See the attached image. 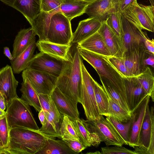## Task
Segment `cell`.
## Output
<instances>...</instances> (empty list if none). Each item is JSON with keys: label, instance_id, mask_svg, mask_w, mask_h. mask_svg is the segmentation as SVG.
I'll list each match as a JSON object with an SVG mask.
<instances>
[{"label": "cell", "instance_id": "db71d44e", "mask_svg": "<svg viewBox=\"0 0 154 154\" xmlns=\"http://www.w3.org/2000/svg\"><path fill=\"white\" fill-rule=\"evenodd\" d=\"M150 3L151 4V5H152V6L154 7V0H149Z\"/></svg>", "mask_w": 154, "mask_h": 154}, {"label": "cell", "instance_id": "44dd1931", "mask_svg": "<svg viewBox=\"0 0 154 154\" xmlns=\"http://www.w3.org/2000/svg\"><path fill=\"white\" fill-rule=\"evenodd\" d=\"M44 111L46 122L38 131L46 137L60 138V129L63 119L62 114L56 106L49 112Z\"/></svg>", "mask_w": 154, "mask_h": 154}, {"label": "cell", "instance_id": "f1b7e54d", "mask_svg": "<svg viewBox=\"0 0 154 154\" xmlns=\"http://www.w3.org/2000/svg\"><path fill=\"white\" fill-rule=\"evenodd\" d=\"M90 3L79 0H64L61 5L60 11L71 21L85 13L87 7Z\"/></svg>", "mask_w": 154, "mask_h": 154}, {"label": "cell", "instance_id": "8992f818", "mask_svg": "<svg viewBox=\"0 0 154 154\" xmlns=\"http://www.w3.org/2000/svg\"><path fill=\"white\" fill-rule=\"evenodd\" d=\"M121 14L135 26L154 32V7L139 4L134 0Z\"/></svg>", "mask_w": 154, "mask_h": 154}, {"label": "cell", "instance_id": "7bdbcfd3", "mask_svg": "<svg viewBox=\"0 0 154 154\" xmlns=\"http://www.w3.org/2000/svg\"><path fill=\"white\" fill-rule=\"evenodd\" d=\"M40 103L44 111L49 112L56 106L50 95L47 94H38Z\"/></svg>", "mask_w": 154, "mask_h": 154}, {"label": "cell", "instance_id": "e575fe53", "mask_svg": "<svg viewBox=\"0 0 154 154\" xmlns=\"http://www.w3.org/2000/svg\"><path fill=\"white\" fill-rule=\"evenodd\" d=\"M94 94L96 102L100 115L108 116V96L102 85L95 80Z\"/></svg>", "mask_w": 154, "mask_h": 154}, {"label": "cell", "instance_id": "ab89813d", "mask_svg": "<svg viewBox=\"0 0 154 154\" xmlns=\"http://www.w3.org/2000/svg\"><path fill=\"white\" fill-rule=\"evenodd\" d=\"M64 0H41V11L52 14L60 11L61 4Z\"/></svg>", "mask_w": 154, "mask_h": 154}, {"label": "cell", "instance_id": "bcb514c9", "mask_svg": "<svg viewBox=\"0 0 154 154\" xmlns=\"http://www.w3.org/2000/svg\"><path fill=\"white\" fill-rule=\"evenodd\" d=\"M144 43L147 50L151 54H154V40H151L146 36L144 38Z\"/></svg>", "mask_w": 154, "mask_h": 154}, {"label": "cell", "instance_id": "60d3db41", "mask_svg": "<svg viewBox=\"0 0 154 154\" xmlns=\"http://www.w3.org/2000/svg\"><path fill=\"white\" fill-rule=\"evenodd\" d=\"M9 132L6 116L0 120V146L3 149L6 148L9 141Z\"/></svg>", "mask_w": 154, "mask_h": 154}, {"label": "cell", "instance_id": "b9f144b4", "mask_svg": "<svg viewBox=\"0 0 154 154\" xmlns=\"http://www.w3.org/2000/svg\"><path fill=\"white\" fill-rule=\"evenodd\" d=\"M101 154H136L134 151L129 149L122 146L101 147Z\"/></svg>", "mask_w": 154, "mask_h": 154}, {"label": "cell", "instance_id": "c3c4849f", "mask_svg": "<svg viewBox=\"0 0 154 154\" xmlns=\"http://www.w3.org/2000/svg\"><path fill=\"white\" fill-rule=\"evenodd\" d=\"M7 104L4 95L0 91V109L5 111L7 108Z\"/></svg>", "mask_w": 154, "mask_h": 154}, {"label": "cell", "instance_id": "11a10c76", "mask_svg": "<svg viewBox=\"0 0 154 154\" xmlns=\"http://www.w3.org/2000/svg\"><path fill=\"white\" fill-rule=\"evenodd\" d=\"M0 148H1V147L0 146Z\"/></svg>", "mask_w": 154, "mask_h": 154}, {"label": "cell", "instance_id": "3957f363", "mask_svg": "<svg viewBox=\"0 0 154 154\" xmlns=\"http://www.w3.org/2000/svg\"><path fill=\"white\" fill-rule=\"evenodd\" d=\"M78 51L81 57L91 65L99 76L108 80L115 88L125 96L124 79L109 62L107 57L79 47Z\"/></svg>", "mask_w": 154, "mask_h": 154}, {"label": "cell", "instance_id": "d590c367", "mask_svg": "<svg viewBox=\"0 0 154 154\" xmlns=\"http://www.w3.org/2000/svg\"><path fill=\"white\" fill-rule=\"evenodd\" d=\"M134 117L133 113L131 118L126 123L122 122L111 116H107L106 118L119 134L126 145H128L129 143L131 130Z\"/></svg>", "mask_w": 154, "mask_h": 154}, {"label": "cell", "instance_id": "816d5d0a", "mask_svg": "<svg viewBox=\"0 0 154 154\" xmlns=\"http://www.w3.org/2000/svg\"><path fill=\"white\" fill-rule=\"evenodd\" d=\"M6 111L0 109V120L6 116Z\"/></svg>", "mask_w": 154, "mask_h": 154}, {"label": "cell", "instance_id": "277c9868", "mask_svg": "<svg viewBox=\"0 0 154 154\" xmlns=\"http://www.w3.org/2000/svg\"><path fill=\"white\" fill-rule=\"evenodd\" d=\"M29 106L18 97L8 104L6 116L9 130L16 128L38 130L39 128Z\"/></svg>", "mask_w": 154, "mask_h": 154}, {"label": "cell", "instance_id": "f6af8a7d", "mask_svg": "<svg viewBox=\"0 0 154 154\" xmlns=\"http://www.w3.org/2000/svg\"><path fill=\"white\" fill-rule=\"evenodd\" d=\"M134 0H117L116 9L122 14Z\"/></svg>", "mask_w": 154, "mask_h": 154}, {"label": "cell", "instance_id": "d6986e66", "mask_svg": "<svg viewBox=\"0 0 154 154\" xmlns=\"http://www.w3.org/2000/svg\"><path fill=\"white\" fill-rule=\"evenodd\" d=\"M150 98V96L148 95L133 113L134 117L131 127L128 145L134 148L138 146L139 134Z\"/></svg>", "mask_w": 154, "mask_h": 154}, {"label": "cell", "instance_id": "9c48e42d", "mask_svg": "<svg viewBox=\"0 0 154 154\" xmlns=\"http://www.w3.org/2000/svg\"><path fill=\"white\" fill-rule=\"evenodd\" d=\"M150 109L149 104L140 130L138 146L135 147L136 154H154V109Z\"/></svg>", "mask_w": 154, "mask_h": 154}, {"label": "cell", "instance_id": "ba28073f", "mask_svg": "<svg viewBox=\"0 0 154 154\" xmlns=\"http://www.w3.org/2000/svg\"><path fill=\"white\" fill-rule=\"evenodd\" d=\"M82 119L85 127L91 132L95 133L101 142H104L107 146L126 145L119 134L103 116L100 115L98 119L94 120Z\"/></svg>", "mask_w": 154, "mask_h": 154}, {"label": "cell", "instance_id": "4dcf8cb0", "mask_svg": "<svg viewBox=\"0 0 154 154\" xmlns=\"http://www.w3.org/2000/svg\"><path fill=\"white\" fill-rule=\"evenodd\" d=\"M77 128L80 141L86 146L98 147L100 142L98 136L91 132L84 125L82 119L80 118L74 119Z\"/></svg>", "mask_w": 154, "mask_h": 154}, {"label": "cell", "instance_id": "8fae6325", "mask_svg": "<svg viewBox=\"0 0 154 154\" xmlns=\"http://www.w3.org/2000/svg\"><path fill=\"white\" fill-rule=\"evenodd\" d=\"M143 42L134 44L123 54L122 58L131 75L137 77L145 69V59L150 54Z\"/></svg>", "mask_w": 154, "mask_h": 154}, {"label": "cell", "instance_id": "cb8c5ba5", "mask_svg": "<svg viewBox=\"0 0 154 154\" xmlns=\"http://www.w3.org/2000/svg\"><path fill=\"white\" fill-rule=\"evenodd\" d=\"M36 45L40 52L56 58L66 61L67 54L71 45H60L46 41L38 40L36 42Z\"/></svg>", "mask_w": 154, "mask_h": 154}, {"label": "cell", "instance_id": "1f68e13d", "mask_svg": "<svg viewBox=\"0 0 154 154\" xmlns=\"http://www.w3.org/2000/svg\"><path fill=\"white\" fill-rule=\"evenodd\" d=\"M60 133L62 140L71 139L81 142L74 120L65 115H63Z\"/></svg>", "mask_w": 154, "mask_h": 154}, {"label": "cell", "instance_id": "8d00e7d4", "mask_svg": "<svg viewBox=\"0 0 154 154\" xmlns=\"http://www.w3.org/2000/svg\"><path fill=\"white\" fill-rule=\"evenodd\" d=\"M107 94L109 100L108 116L112 117L123 123L129 121L131 118L132 114L122 108Z\"/></svg>", "mask_w": 154, "mask_h": 154}, {"label": "cell", "instance_id": "f35d334b", "mask_svg": "<svg viewBox=\"0 0 154 154\" xmlns=\"http://www.w3.org/2000/svg\"><path fill=\"white\" fill-rule=\"evenodd\" d=\"M107 58L123 78L133 77L125 66L122 58L110 56L107 57Z\"/></svg>", "mask_w": 154, "mask_h": 154}, {"label": "cell", "instance_id": "681fc988", "mask_svg": "<svg viewBox=\"0 0 154 154\" xmlns=\"http://www.w3.org/2000/svg\"><path fill=\"white\" fill-rule=\"evenodd\" d=\"M38 116L41 124L42 125H44L46 122L47 119L44 111L42 109L39 112Z\"/></svg>", "mask_w": 154, "mask_h": 154}, {"label": "cell", "instance_id": "f907efd6", "mask_svg": "<svg viewBox=\"0 0 154 154\" xmlns=\"http://www.w3.org/2000/svg\"><path fill=\"white\" fill-rule=\"evenodd\" d=\"M4 53L6 57H8L10 60H12L13 59L12 55L11 54L9 49L8 47H5L4 48Z\"/></svg>", "mask_w": 154, "mask_h": 154}, {"label": "cell", "instance_id": "4fadbf2b", "mask_svg": "<svg viewBox=\"0 0 154 154\" xmlns=\"http://www.w3.org/2000/svg\"><path fill=\"white\" fill-rule=\"evenodd\" d=\"M123 79L127 103L130 112L132 114L148 94L136 77Z\"/></svg>", "mask_w": 154, "mask_h": 154}, {"label": "cell", "instance_id": "83f0119b", "mask_svg": "<svg viewBox=\"0 0 154 154\" xmlns=\"http://www.w3.org/2000/svg\"><path fill=\"white\" fill-rule=\"evenodd\" d=\"M36 47L35 40L18 56L10 60L14 73L19 74L28 68L29 63L34 56Z\"/></svg>", "mask_w": 154, "mask_h": 154}, {"label": "cell", "instance_id": "7dc6e473", "mask_svg": "<svg viewBox=\"0 0 154 154\" xmlns=\"http://www.w3.org/2000/svg\"><path fill=\"white\" fill-rule=\"evenodd\" d=\"M144 63L145 65H150L153 68L154 66V55L150 54L144 60Z\"/></svg>", "mask_w": 154, "mask_h": 154}, {"label": "cell", "instance_id": "30bf717a", "mask_svg": "<svg viewBox=\"0 0 154 154\" xmlns=\"http://www.w3.org/2000/svg\"><path fill=\"white\" fill-rule=\"evenodd\" d=\"M22 77L26 78L38 94L51 95L56 87L58 77L46 72L27 68L23 71Z\"/></svg>", "mask_w": 154, "mask_h": 154}, {"label": "cell", "instance_id": "ac0fdd59", "mask_svg": "<svg viewBox=\"0 0 154 154\" xmlns=\"http://www.w3.org/2000/svg\"><path fill=\"white\" fill-rule=\"evenodd\" d=\"M117 0H97L90 3L85 11L89 17H94L101 22L106 21L109 14L116 8Z\"/></svg>", "mask_w": 154, "mask_h": 154}, {"label": "cell", "instance_id": "d4e9b609", "mask_svg": "<svg viewBox=\"0 0 154 154\" xmlns=\"http://www.w3.org/2000/svg\"><path fill=\"white\" fill-rule=\"evenodd\" d=\"M78 44V46L100 55L111 56L103 38L97 31Z\"/></svg>", "mask_w": 154, "mask_h": 154}, {"label": "cell", "instance_id": "7c38bea8", "mask_svg": "<svg viewBox=\"0 0 154 154\" xmlns=\"http://www.w3.org/2000/svg\"><path fill=\"white\" fill-rule=\"evenodd\" d=\"M65 61L40 52L34 55L29 63L28 68L58 77L62 71Z\"/></svg>", "mask_w": 154, "mask_h": 154}, {"label": "cell", "instance_id": "4316f807", "mask_svg": "<svg viewBox=\"0 0 154 154\" xmlns=\"http://www.w3.org/2000/svg\"><path fill=\"white\" fill-rule=\"evenodd\" d=\"M53 14L41 11L34 18L30 25L38 41H47V36L51 19Z\"/></svg>", "mask_w": 154, "mask_h": 154}, {"label": "cell", "instance_id": "f5cc1de1", "mask_svg": "<svg viewBox=\"0 0 154 154\" xmlns=\"http://www.w3.org/2000/svg\"><path fill=\"white\" fill-rule=\"evenodd\" d=\"M79 0L82 1L91 3L92 2H93L97 0Z\"/></svg>", "mask_w": 154, "mask_h": 154}, {"label": "cell", "instance_id": "f546056e", "mask_svg": "<svg viewBox=\"0 0 154 154\" xmlns=\"http://www.w3.org/2000/svg\"><path fill=\"white\" fill-rule=\"evenodd\" d=\"M20 91L22 93L21 99L28 105L32 106L36 111L39 112L42 108L38 94L31 85L26 78H23Z\"/></svg>", "mask_w": 154, "mask_h": 154}, {"label": "cell", "instance_id": "7a4b0ae2", "mask_svg": "<svg viewBox=\"0 0 154 154\" xmlns=\"http://www.w3.org/2000/svg\"><path fill=\"white\" fill-rule=\"evenodd\" d=\"M46 137L38 131L22 128L11 129L4 154H36L44 146Z\"/></svg>", "mask_w": 154, "mask_h": 154}, {"label": "cell", "instance_id": "e0dca14e", "mask_svg": "<svg viewBox=\"0 0 154 154\" xmlns=\"http://www.w3.org/2000/svg\"><path fill=\"white\" fill-rule=\"evenodd\" d=\"M102 22L94 17L80 21L75 32L73 33L70 44H78L98 31Z\"/></svg>", "mask_w": 154, "mask_h": 154}, {"label": "cell", "instance_id": "484cf974", "mask_svg": "<svg viewBox=\"0 0 154 154\" xmlns=\"http://www.w3.org/2000/svg\"><path fill=\"white\" fill-rule=\"evenodd\" d=\"M61 140H56L54 138L46 137L43 147L36 154H76Z\"/></svg>", "mask_w": 154, "mask_h": 154}, {"label": "cell", "instance_id": "836d02e7", "mask_svg": "<svg viewBox=\"0 0 154 154\" xmlns=\"http://www.w3.org/2000/svg\"><path fill=\"white\" fill-rule=\"evenodd\" d=\"M106 21L108 25L120 42L122 47L123 55V31L121 13L115 8L109 14Z\"/></svg>", "mask_w": 154, "mask_h": 154}, {"label": "cell", "instance_id": "74e56055", "mask_svg": "<svg viewBox=\"0 0 154 154\" xmlns=\"http://www.w3.org/2000/svg\"><path fill=\"white\" fill-rule=\"evenodd\" d=\"M137 78L148 95L154 101V77L149 67L146 66L144 70L136 77Z\"/></svg>", "mask_w": 154, "mask_h": 154}, {"label": "cell", "instance_id": "9a60e30c", "mask_svg": "<svg viewBox=\"0 0 154 154\" xmlns=\"http://www.w3.org/2000/svg\"><path fill=\"white\" fill-rule=\"evenodd\" d=\"M13 73L11 66L8 65L0 69V91L7 104L14 98L18 97L16 89L18 82Z\"/></svg>", "mask_w": 154, "mask_h": 154}, {"label": "cell", "instance_id": "5b68a950", "mask_svg": "<svg viewBox=\"0 0 154 154\" xmlns=\"http://www.w3.org/2000/svg\"><path fill=\"white\" fill-rule=\"evenodd\" d=\"M82 76L81 103L86 119L89 120L98 119V112L94 94V80L87 70L82 60H81Z\"/></svg>", "mask_w": 154, "mask_h": 154}, {"label": "cell", "instance_id": "ffe728a7", "mask_svg": "<svg viewBox=\"0 0 154 154\" xmlns=\"http://www.w3.org/2000/svg\"><path fill=\"white\" fill-rule=\"evenodd\" d=\"M121 16L123 31L124 54L133 45L144 43V36L146 34L140 27L133 25L122 14Z\"/></svg>", "mask_w": 154, "mask_h": 154}, {"label": "cell", "instance_id": "d6a6232c", "mask_svg": "<svg viewBox=\"0 0 154 154\" xmlns=\"http://www.w3.org/2000/svg\"><path fill=\"white\" fill-rule=\"evenodd\" d=\"M99 77L102 86L113 100L122 108L130 112L125 96L115 88L108 80L104 77Z\"/></svg>", "mask_w": 154, "mask_h": 154}, {"label": "cell", "instance_id": "6da1fadb", "mask_svg": "<svg viewBox=\"0 0 154 154\" xmlns=\"http://www.w3.org/2000/svg\"><path fill=\"white\" fill-rule=\"evenodd\" d=\"M81 57L77 44H71L62 71L58 77L56 86L64 94L81 103L82 76Z\"/></svg>", "mask_w": 154, "mask_h": 154}, {"label": "cell", "instance_id": "7402d4cb", "mask_svg": "<svg viewBox=\"0 0 154 154\" xmlns=\"http://www.w3.org/2000/svg\"><path fill=\"white\" fill-rule=\"evenodd\" d=\"M111 56L122 58L123 51L121 44L106 21L102 22L98 30Z\"/></svg>", "mask_w": 154, "mask_h": 154}, {"label": "cell", "instance_id": "52a82bcc", "mask_svg": "<svg viewBox=\"0 0 154 154\" xmlns=\"http://www.w3.org/2000/svg\"><path fill=\"white\" fill-rule=\"evenodd\" d=\"M72 34L71 21L61 11L54 14L51 19L47 41L60 45H70Z\"/></svg>", "mask_w": 154, "mask_h": 154}, {"label": "cell", "instance_id": "2e32d148", "mask_svg": "<svg viewBox=\"0 0 154 154\" xmlns=\"http://www.w3.org/2000/svg\"><path fill=\"white\" fill-rule=\"evenodd\" d=\"M17 10L25 17L30 25L41 11V0H0Z\"/></svg>", "mask_w": 154, "mask_h": 154}, {"label": "cell", "instance_id": "ee69618b", "mask_svg": "<svg viewBox=\"0 0 154 154\" xmlns=\"http://www.w3.org/2000/svg\"><path fill=\"white\" fill-rule=\"evenodd\" d=\"M63 140L66 142L71 149L77 154L79 153L87 147L79 140L71 139Z\"/></svg>", "mask_w": 154, "mask_h": 154}, {"label": "cell", "instance_id": "5bb4252c", "mask_svg": "<svg viewBox=\"0 0 154 154\" xmlns=\"http://www.w3.org/2000/svg\"><path fill=\"white\" fill-rule=\"evenodd\" d=\"M51 96L57 109L61 114L73 119L79 118L77 102L63 93L57 86Z\"/></svg>", "mask_w": 154, "mask_h": 154}, {"label": "cell", "instance_id": "603a6c76", "mask_svg": "<svg viewBox=\"0 0 154 154\" xmlns=\"http://www.w3.org/2000/svg\"><path fill=\"white\" fill-rule=\"evenodd\" d=\"M36 35L31 27L21 29L18 32L13 45V59L18 56L35 40Z\"/></svg>", "mask_w": 154, "mask_h": 154}]
</instances>
